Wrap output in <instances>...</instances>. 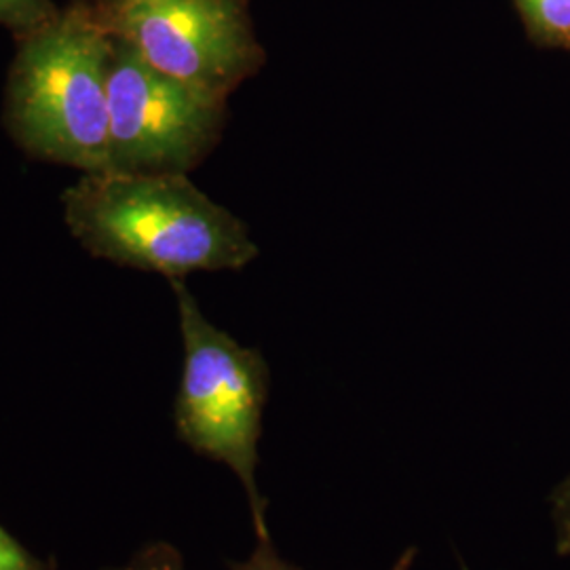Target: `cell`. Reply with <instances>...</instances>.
Returning a JSON list of instances; mask_svg holds the SVG:
<instances>
[{
	"label": "cell",
	"instance_id": "6da1fadb",
	"mask_svg": "<svg viewBox=\"0 0 570 570\" xmlns=\"http://www.w3.org/2000/svg\"><path fill=\"white\" fill-rule=\"evenodd\" d=\"M61 204L68 230L91 256L169 282L197 271H239L258 256L244 220L186 174H82Z\"/></svg>",
	"mask_w": 570,
	"mask_h": 570
},
{
	"label": "cell",
	"instance_id": "7a4b0ae2",
	"mask_svg": "<svg viewBox=\"0 0 570 570\" xmlns=\"http://www.w3.org/2000/svg\"><path fill=\"white\" fill-rule=\"evenodd\" d=\"M2 104V125L28 157L110 169L108 63L112 37L96 20L91 0H70L39 30L16 39Z\"/></svg>",
	"mask_w": 570,
	"mask_h": 570
},
{
	"label": "cell",
	"instance_id": "3957f363",
	"mask_svg": "<svg viewBox=\"0 0 570 570\" xmlns=\"http://www.w3.org/2000/svg\"><path fill=\"white\" fill-rule=\"evenodd\" d=\"M169 284L184 346L174 404L176 433L195 454L230 469L244 489L256 539H271L268 505L258 487V444L271 381L265 357L214 326L184 282Z\"/></svg>",
	"mask_w": 570,
	"mask_h": 570
},
{
	"label": "cell",
	"instance_id": "277c9868",
	"mask_svg": "<svg viewBox=\"0 0 570 570\" xmlns=\"http://www.w3.org/2000/svg\"><path fill=\"white\" fill-rule=\"evenodd\" d=\"M91 9L153 68L223 100L265 66L247 0H91Z\"/></svg>",
	"mask_w": 570,
	"mask_h": 570
},
{
	"label": "cell",
	"instance_id": "5b68a950",
	"mask_svg": "<svg viewBox=\"0 0 570 570\" xmlns=\"http://www.w3.org/2000/svg\"><path fill=\"white\" fill-rule=\"evenodd\" d=\"M226 100L153 68L112 37L108 155L122 174H188L220 142Z\"/></svg>",
	"mask_w": 570,
	"mask_h": 570
},
{
	"label": "cell",
	"instance_id": "8992f818",
	"mask_svg": "<svg viewBox=\"0 0 570 570\" xmlns=\"http://www.w3.org/2000/svg\"><path fill=\"white\" fill-rule=\"evenodd\" d=\"M530 35L546 45H570V0H513Z\"/></svg>",
	"mask_w": 570,
	"mask_h": 570
},
{
	"label": "cell",
	"instance_id": "52a82bcc",
	"mask_svg": "<svg viewBox=\"0 0 570 570\" xmlns=\"http://www.w3.org/2000/svg\"><path fill=\"white\" fill-rule=\"evenodd\" d=\"M60 9L56 0H0V26L20 39L53 20Z\"/></svg>",
	"mask_w": 570,
	"mask_h": 570
},
{
	"label": "cell",
	"instance_id": "ba28073f",
	"mask_svg": "<svg viewBox=\"0 0 570 570\" xmlns=\"http://www.w3.org/2000/svg\"><path fill=\"white\" fill-rule=\"evenodd\" d=\"M550 503L551 529L553 546L560 558L570 556V473L560 480L548 497Z\"/></svg>",
	"mask_w": 570,
	"mask_h": 570
},
{
	"label": "cell",
	"instance_id": "9c48e42d",
	"mask_svg": "<svg viewBox=\"0 0 570 570\" xmlns=\"http://www.w3.org/2000/svg\"><path fill=\"white\" fill-rule=\"evenodd\" d=\"M110 570H188L183 553L171 543L155 541L136 551L122 567Z\"/></svg>",
	"mask_w": 570,
	"mask_h": 570
},
{
	"label": "cell",
	"instance_id": "30bf717a",
	"mask_svg": "<svg viewBox=\"0 0 570 570\" xmlns=\"http://www.w3.org/2000/svg\"><path fill=\"white\" fill-rule=\"evenodd\" d=\"M0 570H53L47 562L32 556L20 541L0 527Z\"/></svg>",
	"mask_w": 570,
	"mask_h": 570
},
{
	"label": "cell",
	"instance_id": "8fae6325",
	"mask_svg": "<svg viewBox=\"0 0 570 570\" xmlns=\"http://www.w3.org/2000/svg\"><path fill=\"white\" fill-rule=\"evenodd\" d=\"M230 570H303L292 562H287L284 556L277 551L273 537L271 539H256V546L252 553L239 560L233 562Z\"/></svg>",
	"mask_w": 570,
	"mask_h": 570
},
{
	"label": "cell",
	"instance_id": "7c38bea8",
	"mask_svg": "<svg viewBox=\"0 0 570 570\" xmlns=\"http://www.w3.org/2000/svg\"><path fill=\"white\" fill-rule=\"evenodd\" d=\"M416 553H419L416 548H406V550L402 551V553L395 558V562H393L387 570H412L414 560H416Z\"/></svg>",
	"mask_w": 570,
	"mask_h": 570
},
{
	"label": "cell",
	"instance_id": "4fadbf2b",
	"mask_svg": "<svg viewBox=\"0 0 570 570\" xmlns=\"http://www.w3.org/2000/svg\"><path fill=\"white\" fill-rule=\"evenodd\" d=\"M461 570H471V569H469L468 564H465V562H463V560H461Z\"/></svg>",
	"mask_w": 570,
	"mask_h": 570
}]
</instances>
